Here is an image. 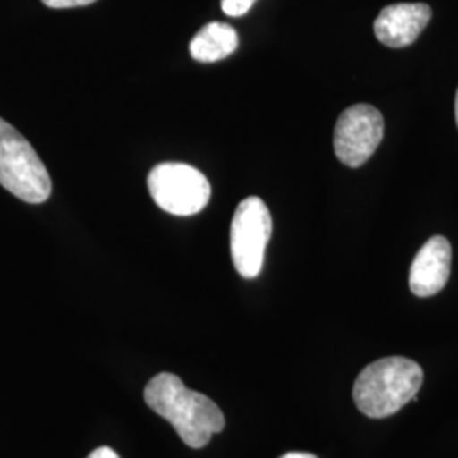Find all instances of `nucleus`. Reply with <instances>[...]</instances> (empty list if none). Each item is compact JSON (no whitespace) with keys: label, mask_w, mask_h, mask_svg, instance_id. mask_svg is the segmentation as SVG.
Returning <instances> with one entry per match:
<instances>
[{"label":"nucleus","mask_w":458,"mask_h":458,"mask_svg":"<svg viewBox=\"0 0 458 458\" xmlns=\"http://www.w3.org/2000/svg\"><path fill=\"white\" fill-rule=\"evenodd\" d=\"M423 369L404 357H387L367 365L353 386V401L369 418H389L416 399Z\"/></svg>","instance_id":"2"},{"label":"nucleus","mask_w":458,"mask_h":458,"mask_svg":"<svg viewBox=\"0 0 458 458\" xmlns=\"http://www.w3.org/2000/svg\"><path fill=\"white\" fill-rule=\"evenodd\" d=\"M280 458H318L312 454H304V452H291V454H285L284 457Z\"/></svg>","instance_id":"13"},{"label":"nucleus","mask_w":458,"mask_h":458,"mask_svg":"<svg viewBox=\"0 0 458 458\" xmlns=\"http://www.w3.org/2000/svg\"><path fill=\"white\" fill-rule=\"evenodd\" d=\"M384 138V117L374 106L355 104L344 109L335 126V153L342 164L359 168Z\"/></svg>","instance_id":"6"},{"label":"nucleus","mask_w":458,"mask_h":458,"mask_svg":"<svg viewBox=\"0 0 458 458\" xmlns=\"http://www.w3.org/2000/svg\"><path fill=\"white\" fill-rule=\"evenodd\" d=\"M455 119H457V126H458V90H457V98H455Z\"/></svg>","instance_id":"14"},{"label":"nucleus","mask_w":458,"mask_h":458,"mask_svg":"<svg viewBox=\"0 0 458 458\" xmlns=\"http://www.w3.org/2000/svg\"><path fill=\"white\" fill-rule=\"evenodd\" d=\"M0 185L30 204H41L51 196L47 166L31 143L4 119H0Z\"/></svg>","instance_id":"3"},{"label":"nucleus","mask_w":458,"mask_h":458,"mask_svg":"<svg viewBox=\"0 0 458 458\" xmlns=\"http://www.w3.org/2000/svg\"><path fill=\"white\" fill-rule=\"evenodd\" d=\"M87 458H119V455L115 454L114 450H111L107 446H102V448L94 450Z\"/></svg>","instance_id":"12"},{"label":"nucleus","mask_w":458,"mask_h":458,"mask_svg":"<svg viewBox=\"0 0 458 458\" xmlns=\"http://www.w3.org/2000/svg\"><path fill=\"white\" fill-rule=\"evenodd\" d=\"M272 236V216L260 197H246L231 223V257L236 272L245 278L260 276L265 250Z\"/></svg>","instance_id":"5"},{"label":"nucleus","mask_w":458,"mask_h":458,"mask_svg":"<svg viewBox=\"0 0 458 458\" xmlns=\"http://www.w3.org/2000/svg\"><path fill=\"white\" fill-rule=\"evenodd\" d=\"M148 408L175 428L182 442L191 448H204L226 425L223 411L204 394L191 391L174 374H158L145 389Z\"/></svg>","instance_id":"1"},{"label":"nucleus","mask_w":458,"mask_h":458,"mask_svg":"<svg viewBox=\"0 0 458 458\" xmlns=\"http://www.w3.org/2000/svg\"><path fill=\"white\" fill-rule=\"evenodd\" d=\"M452 268V246L446 238L433 236L414 257L410 272L411 293L418 297L438 294Z\"/></svg>","instance_id":"8"},{"label":"nucleus","mask_w":458,"mask_h":458,"mask_svg":"<svg viewBox=\"0 0 458 458\" xmlns=\"http://www.w3.org/2000/svg\"><path fill=\"white\" fill-rule=\"evenodd\" d=\"M431 14V7L421 2L391 4L382 9L374 22L377 39L389 48H406L423 33Z\"/></svg>","instance_id":"7"},{"label":"nucleus","mask_w":458,"mask_h":458,"mask_svg":"<svg viewBox=\"0 0 458 458\" xmlns=\"http://www.w3.org/2000/svg\"><path fill=\"white\" fill-rule=\"evenodd\" d=\"M257 0H221V9L229 17L245 16Z\"/></svg>","instance_id":"10"},{"label":"nucleus","mask_w":458,"mask_h":458,"mask_svg":"<svg viewBox=\"0 0 458 458\" xmlns=\"http://www.w3.org/2000/svg\"><path fill=\"white\" fill-rule=\"evenodd\" d=\"M240 45L234 28L225 22H211L204 26L191 41V55L197 62L213 64L228 58Z\"/></svg>","instance_id":"9"},{"label":"nucleus","mask_w":458,"mask_h":458,"mask_svg":"<svg viewBox=\"0 0 458 458\" xmlns=\"http://www.w3.org/2000/svg\"><path fill=\"white\" fill-rule=\"evenodd\" d=\"M41 2L51 9H70V7H82V5L94 4L96 0H41Z\"/></svg>","instance_id":"11"},{"label":"nucleus","mask_w":458,"mask_h":458,"mask_svg":"<svg viewBox=\"0 0 458 458\" xmlns=\"http://www.w3.org/2000/svg\"><path fill=\"white\" fill-rule=\"evenodd\" d=\"M148 191L158 208L174 216L199 214L211 200V183L187 164L157 165L148 175Z\"/></svg>","instance_id":"4"}]
</instances>
